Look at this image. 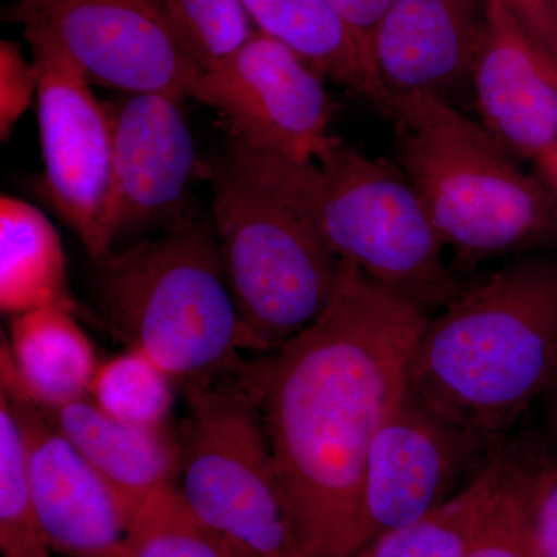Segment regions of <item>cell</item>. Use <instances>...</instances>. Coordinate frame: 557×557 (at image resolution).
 Segmentation results:
<instances>
[{
  "instance_id": "1f68e13d",
  "label": "cell",
  "mask_w": 557,
  "mask_h": 557,
  "mask_svg": "<svg viewBox=\"0 0 557 557\" xmlns=\"http://www.w3.org/2000/svg\"><path fill=\"white\" fill-rule=\"evenodd\" d=\"M549 188H552L553 193H555L557 196V178L552 183V185H549Z\"/></svg>"
},
{
  "instance_id": "d6986e66",
  "label": "cell",
  "mask_w": 557,
  "mask_h": 557,
  "mask_svg": "<svg viewBox=\"0 0 557 557\" xmlns=\"http://www.w3.org/2000/svg\"><path fill=\"white\" fill-rule=\"evenodd\" d=\"M528 453L502 445L475 478L428 516L368 542L354 557H465L515 482Z\"/></svg>"
},
{
  "instance_id": "cb8c5ba5",
  "label": "cell",
  "mask_w": 557,
  "mask_h": 557,
  "mask_svg": "<svg viewBox=\"0 0 557 557\" xmlns=\"http://www.w3.org/2000/svg\"><path fill=\"white\" fill-rule=\"evenodd\" d=\"M180 44L200 72L230 60L255 36L242 0H163Z\"/></svg>"
},
{
  "instance_id": "277c9868",
  "label": "cell",
  "mask_w": 557,
  "mask_h": 557,
  "mask_svg": "<svg viewBox=\"0 0 557 557\" xmlns=\"http://www.w3.org/2000/svg\"><path fill=\"white\" fill-rule=\"evenodd\" d=\"M395 164L460 273L557 237V196L486 127L432 95L392 98Z\"/></svg>"
},
{
  "instance_id": "52a82bcc",
  "label": "cell",
  "mask_w": 557,
  "mask_h": 557,
  "mask_svg": "<svg viewBox=\"0 0 557 557\" xmlns=\"http://www.w3.org/2000/svg\"><path fill=\"white\" fill-rule=\"evenodd\" d=\"M177 487L225 547L295 557L276 465L255 399L233 373L190 381Z\"/></svg>"
},
{
  "instance_id": "f546056e",
  "label": "cell",
  "mask_w": 557,
  "mask_h": 557,
  "mask_svg": "<svg viewBox=\"0 0 557 557\" xmlns=\"http://www.w3.org/2000/svg\"><path fill=\"white\" fill-rule=\"evenodd\" d=\"M547 395L549 421H552L553 428H555V431L557 432V376L555 381H553L552 386H549Z\"/></svg>"
},
{
  "instance_id": "7c38bea8",
  "label": "cell",
  "mask_w": 557,
  "mask_h": 557,
  "mask_svg": "<svg viewBox=\"0 0 557 557\" xmlns=\"http://www.w3.org/2000/svg\"><path fill=\"white\" fill-rule=\"evenodd\" d=\"M24 437L28 486L51 548L69 557H121L135 515L126 498L50 423L39 406L2 388Z\"/></svg>"
},
{
  "instance_id": "ba28073f",
  "label": "cell",
  "mask_w": 557,
  "mask_h": 557,
  "mask_svg": "<svg viewBox=\"0 0 557 557\" xmlns=\"http://www.w3.org/2000/svg\"><path fill=\"white\" fill-rule=\"evenodd\" d=\"M10 14L25 36L49 40L90 84L185 100L201 73L163 0H16Z\"/></svg>"
},
{
  "instance_id": "9c48e42d",
  "label": "cell",
  "mask_w": 557,
  "mask_h": 557,
  "mask_svg": "<svg viewBox=\"0 0 557 557\" xmlns=\"http://www.w3.org/2000/svg\"><path fill=\"white\" fill-rule=\"evenodd\" d=\"M39 75L38 124L44 172L39 190L94 262L115 249L113 135L108 104L49 40L25 36Z\"/></svg>"
},
{
  "instance_id": "30bf717a",
  "label": "cell",
  "mask_w": 557,
  "mask_h": 557,
  "mask_svg": "<svg viewBox=\"0 0 557 557\" xmlns=\"http://www.w3.org/2000/svg\"><path fill=\"white\" fill-rule=\"evenodd\" d=\"M322 78L287 46L256 32L230 60L200 73L189 97L218 113L231 145L314 161L336 139Z\"/></svg>"
},
{
  "instance_id": "d4e9b609",
  "label": "cell",
  "mask_w": 557,
  "mask_h": 557,
  "mask_svg": "<svg viewBox=\"0 0 557 557\" xmlns=\"http://www.w3.org/2000/svg\"><path fill=\"white\" fill-rule=\"evenodd\" d=\"M545 465L528 454L497 511L465 557H544L534 527V500Z\"/></svg>"
},
{
  "instance_id": "e0dca14e",
  "label": "cell",
  "mask_w": 557,
  "mask_h": 557,
  "mask_svg": "<svg viewBox=\"0 0 557 557\" xmlns=\"http://www.w3.org/2000/svg\"><path fill=\"white\" fill-rule=\"evenodd\" d=\"M98 366L75 311L61 307L13 318L9 339L2 341V388L30 399L40 409L89 397Z\"/></svg>"
},
{
  "instance_id": "83f0119b",
  "label": "cell",
  "mask_w": 557,
  "mask_h": 557,
  "mask_svg": "<svg viewBox=\"0 0 557 557\" xmlns=\"http://www.w3.org/2000/svg\"><path fill=\"white\" fill-rule=\"evenodd\" d=\"M534 527L542 556L557 557V467L545 465L534 500Z\"/></svg>"
},
{
  "instance_id": "44dd1931",
  "label": "cell",
  "mask_w": 557,
  "mask_h": 557,
  "mask_svg": "<svg viewBox=\"0 0 557 557\" xmlns=\"http://www.w3.org/2000/svg\"><path fill=\"white\" fill-rule=\"evenodd\" d=\"M174 381L141 351L123 354L100 362L89 398L110 417L137 426H168L174 408Z\"/></svg>"
},
{
  "instance_id": "5b68a950",
  "label": "cell",
  "mask_w": 557,
  "mask_h": 557,
  "mask_svg": "<svg viewBox=\"0 0 557 557\" xmlns=\"http://www.w3.org/2000/svg\"><path fill=\"white\" fill-rule=\"evenodd\" d=\"M95 263L112 332L172 379L222 375L252 350L223 273L214 230L182 219Z\"/></svg>"
},
{
  "instance_id": "8fae6325",
  "label": "cell",
  "mask_w": 557,
  "mask_h": 557,
  "mask_svg": "<svg viewBox=\"0 0 557 557\" xmlns=\"http://www.w3.org/2000/svg\"><path fill=\"white\" fill-rule=\"evenodd\" d=\"M504 437L454 426L408 387L370 445L362 482L366 537L410 525L456 496Z\"/></svg>"
},
{
  "instance_id": "9a60e30c",
  "label": "cell",
  "mask_w": 557,
  "mask_h": 557,
  "mask_svg": "<svg viewBox=\"0 0 557 557\" xmlns=\"http://www.w3.org/2000/svg\"><path fill=\"white\" fill-rule=\"evenodd\" d=\"M486 0H395L370 36L373 67L392 98L450 97L472 83Z\"/></svg>"
},
{
  "instance_id": "603a6c76",
  "label": "cell",
  "mask_w": 557,
  "mask_h": 557,
  "mask_svg": "<svg viewBox=\"0 0 557 557\" xmlns=\"http://www.w3.org/2000/svg\"><path fill=\"white\" fill-rule=\"evenodd\" d=\"M121 557H228L218 536L201 525L177 485L161 487L132 520Z\"/></svg>"
},
{
  "instance_id": "2e32d148",
  "label": "cell",
  "mask_w": 557,
  "mask_h": 557,
  "mask_svg": "<svg viewBox=\"0 0 557 557\" xmlns=\"http://www.w3.org/2000/svg\"><path fill=\"white\" fill-rule=\"evenodd\" d=\"M40 410L126 498L135 516L153 493L177 485L182 440L175 437L170 424L146 428L124 423L89 397Z\"/></svg>"
},
{
  "instance_id": "4316f807",
  "label": "cell",
  "mask_w": 557,
  "mask_h": 557,
  "mask_svg": "<svg viewBox=\"0 0 557 557\" xmlns=\"http://www.w3.org/2000/svg\"><path fill=\"white\" fill-rule=\"evenodd\" d=\"M507 11L531 39L557 64V10L555 0H486Z\"/></svg>"
},
{
  "instance_id": "5bb4252c",
  "label": "cell",
  "mask_w": 557,
  "mask_h": 557,
  "mask_svg": "<svg viewBox=\"0 0 557 557\" xmlns=\"http://www.w3.org/2000/svg\"><path fill=\"white\" fill-rule=\"evenodd\" d=\"M108 108L113 135L110 231L116 242L177 211L199 172V157L183 98L138 94Z\"/></svg>"
},
{
  "instance_id": "4fadbf2b",
  "label": "cell",
  "mask_w": 557,
  "mask_h": 557,
  "mask_svg": "<svg viewBox=\"0 0 557 557\" xmlns=\"http://www.w3.org/2000/svg\"><path fill=\"white\" fill-rule=\"evenodd\" d=\"M482 124L520 159L533 161L547 185L557 178V64L496 3L472 73Z\"/></svg>"
},
{
  "instance_id": "4dcf8cb0",
  "label": "cell",
  "mask_w": 557,
  "mask_h": 557,
  "mask_svg": "<svg viewBox=\"0 0 557 557\" xmlns=\"http://www.w3.org/2000/svg\"><path fill=\"white\" fill-rule=\"evenodd\" d=\"M225 548L226 556L228 557H258L255 555H249V553L239 552V549H233V548Z\"/></svg>"
},
{
  "instance_id": "6da1fadb",
  "label": "cell",
  "mask_w": 557,
  "mask_h": 557,
  "mask_svg": "<svg viewBox=\"0 0 557 557\" xmlns=\"http://www.w3.org/2000/svg\"><path fill=\"white\" fill-rule=\"evenodd\" d=\"M428 319L341 260L333 298L309 329L230 370L262 418L295 557H354L368 544L366 461L408 391Z\"/></svg>"
},
{
  "instance_id": "8992f818",
  "label": "cell",
  "mask_w": 557,
  "mask_h": 557,
  "mask_svg": "<svg viewBox=\"0 0 557 557\" xmlns=\"http://www.w3.org/2000/svg\"><path fill=\"white\" fill-rule=\"evenodd\" d=\"M211 183L212 230L231 296L256 354H270L324 313L341 260L230 156Z\"/></svg>"
},
{
  "instance_id": "ffe728a7",
  "label": "cell",
  "mask_w": 557,
  "mask_h": 557,
  "mask_svg": "<svg viewBox=\"0 0 557 557\" xmlns=\"http://www.w3.org/2000/svg\"><path fill=\"white\" fill-rule=\"evenodd\" d=\"M46 307L75 311L60 233L39 208L2 196L0 309L16 318Z\"/></svg>"
},
{
  "instance_id": "7a4b0ae2",
  "label": "cell",
  "mask_w": 557,
  "mask_h": 557,
  "mask_svg": "<svg viewBox=\"0 0 557 557\" xmlns=\"http://www.w3.org/2000/svg\"><path fill=\"white\" fill-rule=\"evenodd\" d=\"M557 376V260L528 256L465 282L429 317L413 397L446 423L504 437Z\"/></svg>"
},
{
  "instance_id": "ac0fdd59",
  "label": "cell",
  "mask_w": 557,
  "mask_h": 557,
  "mask_svg": "<svg viewBox=\"0 0 557 557\" xmlns=\"http://www.w3.org/2000/svg\"><path fill=\"white\" fill-rule=\"evenodd\" d=\"M256 30L299 54L319 75L364 98L384 120L392 97L384 89L368 47L330 0H242Z\"/></svg>"
},
{
  "instance_id": "7402d4cb",
  "label": "cell",
  "mask_w": 557,
  "mask_h": 557,
  "mask_svg": "<svg viewBox=\"0 0 557 557\" xmlns=\"http://www.w3.org/2000/svg\"><path fill=\"white\" fill-rule=\"evenodd\" d=\"M0 552L2 557H53L30 486L24 437L9 399L0 395Z\"/></svg>"
},
{
  "instance_id": "484cf974",
  "label": "cell",
  "mask_w": 557,
  "mask_h": 557,
  "mask_svg": "<svg viewBox=\"0 0 557 557\" xmlns=\"http://www.w3.org/2000/svg\"><path fill=\"white\" fill-rule=\"evenodd\" d=\"M39 75L35 61H28L11 40L0 42V139L9 141L22 116L38 100Z\"/></svg>"
},
{
  "instance_id": "3957f363",
  "label": "cell",
  "mask_w": 557,
  "mask_h": 557,
  "mask_svg": "<svg viewBox=\"0 0 557 557\" xmlns=\"http://www.w3.org/2000/svg\"><path fill=\"white\" fill-rule=\"evenodd\" d=\"M228 156L299 215L339 260L424 313H437L465 282L397 164L339 138L314 161H292L231 145Z\"/></svg>"
},
{
  "instance_id": "d6a6232c",
  "label": "cell",
  "mask_w": 557,
  "mask_h": 557,
  "mask_svg": "<svg viewBox=\"0 0 557 557\" xmlns=\"http://www.w3.org/2000/svg\"><path fill=\"white\" fill-rule=\"evenodd\" d=\"M555 5H556V10H557V0H555Z\"/></svg>"
},
{
  "instance_id": "f1b7e54d",
  "label": "cell",
  "mask_w": 557,
  "mask_h": 557,
  "mask_svg": "<svg viewBox=\"0 0 557 557\" xmlns=\"http://www.w3.org/2000/svg\"><path fill=\"white\" fill-rule=\"evenodd\" d=\"M394 2L395 0H330L339 16L346 21L348 27L361 39L368 50L370 36L379 27L380 21Z\"/></svg>"
}]
</instances>
